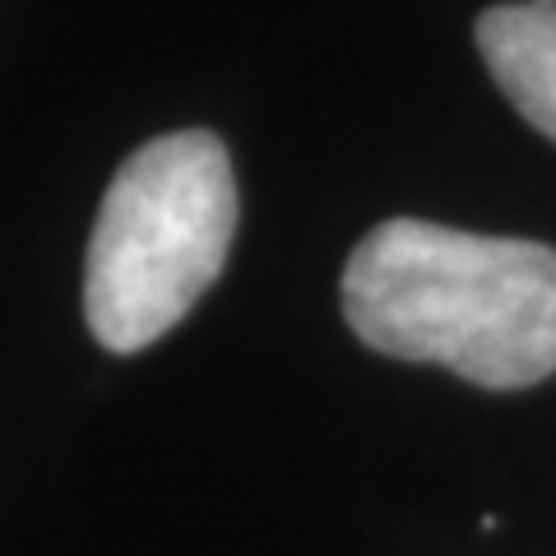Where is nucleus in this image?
Here are the masks:
<instances>
[{
    "label": "nucleus",
    "instance_id": "obj_1",
    "mask_svg": "<svg viewBox=\"0 0 556 556\" xmlns=\"http://www.w3.org/2000/svg\"><path fill=\"white\" fill-rule=\"evenodd\" d=\"M343 316L399 362H437L482 390L556 371V251L427 218H390L348 255Z\"/></svg>",
    "mask_w": 556,
    "mask_h": 556
},
{
    "label": "nucleus",
    "instance_id": "obj_2",
    "mask_svg": "<svg viewBox=\"0 0 556 556\" xmlns=\"http://www.w3.org/2000/svg\"><path fill=\"white\" fill-rule=\"evenodd\" d=\"M237 177L218 135L177 130L135 149L108 186L89 241L84 316L108 353L163 339L223 274Z\"/></svg>",
    "mask_w": 556,
    "mask_h": 556
},
{
    "label": "nucleus",
    "instance_id": "obj_3",
    "mask_svg": "<svg viewBox=\"0 0 556 556\" xmlns=\"http://www.w3.org/2000/svg\"><path fill=\"white\" fill-rule=\"evenodd\" d=\"M478 51L515 112L556 144V10L492 5L473 24Z\"/></svg>",
    "mask_w": 556,
    "mask_h": 556
},
{
    "label": "nucleus",
    "instance_id": "obj_4",
    "mask_svg": "<svg viewBox=\"0 0 556 556\" xmlns=\"http://www.w3.org/2000/svg\"><path fill=\"white\" fill-rule=\"evenodd\" d=\"M529 5H538V10H556V0H529Z\"/></svg>",
    "mask_w": 556,
    "mask_h": 556
}]
</instances>
